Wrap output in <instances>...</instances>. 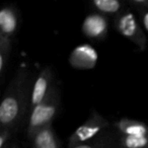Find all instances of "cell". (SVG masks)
Listing matches in <instances>:
<instances>
[{
	"label": "cell",
	"mask_w": 148,
	"mask_h": 148,
	"mask_svg": "<svg viewBox=\"0 0 148 148\" xmlns=\"http://www.w3.org/2000/svg\"><path fill=\"white\" fill-rule=\"evenodd\" d=\"M31 148H61V142L53 126H48L32 139Z\"/></svg>",
	"instance_id": "cell-11"
},
{
	"label": "cell",
	"mask_w": 148,
	"mask_h": 148,
	"mask_svg": "<svg viewBox=\"0 0 148 148\" xmlns=\"http://www.w3.org/2000/svg\"><path fill=\"white\" fill-rule=\"evenodd\" d=\"M89 5L95 12L113 18L128 8L126 0H92Z\"/></svg>",
	"instance_id": "cell-10"
},
{
	"label": "cell",
	"mask_w": 148,
	"mask_h": 148,
	"mask_svg": "<svg viewBox=\"0 0 148 148\" xmlns=\"http://www.w3.org/2000/svg\"><path fill=\"white\" fill-rule=\"evenodd\" d=\"M81 32L83 36L90 41H105L109 33V17L97 12L89 13L83 21Z\"/></svg>",
	"instance_id": "cell-6"
},
{
	"label": "cell",
	"mask_w": 148,
	"mask_h": 148,
	"mask_svg": "<svg viewBox=\"0 0 148 148\" xmlns=\"http://www.w3.org/2000/svg\"><path fill=\"white\" fill-rule=\"evenodd\" d=\"M33 88L32 73L21 64L10 79L0 103V128L17 130L29 114V101Z\"/></svg>",
	"instance_id": "cell-1"
},
{
	"label": "cell",
	"mask_w": 148,
	"mask_h": 148,
	"mask_svg": "<svg viewBox=\"0 0 148 148\" xmlns=\"http://www.w3.org/2000/svg\"><path fill=\"white\" fill-rule=\"evenodd\" d=\"M68 61L75 69L89 70L95 67L99 61V54L91 45L82 44L72 50Z\"/></svg>",
	"instance_id": "cell-7"
},
{
	"label": "cell",
	"mask_w": 148,
	"mask_h": 148,
	"mask_svg": "<svg viewBox=\"0 0 148 148\" xmlns=\"http://www.w3.org/2000/svg\"><path fill=\"white\" fill-rule=\"evenodd\" d=\"M12 45L13 40L3 35H0V81L1 83L4 81L5 73H6L11 52H12Z\"/></svg>",
	"instance_id": "cell-13"
},
{
	"label": "cell",
	"mask_w": 148,
	"mask_h": 148,
	"mask_svg": "<svg viewBox=\"0 0 148 148\" xmlns=\"http://www.w3.org/2000/svg\"><path fill=\"white\" fill-rule=\"evenodd\" d=\"M114 27L122 37L134 44L139 51L143 52L146 50L147 37L141 23L131 8L128 7L114 18Z\"/></svg>",
	"instance_id": "cell-4"
},
{
	"label": "cell",
	"mask_w": 148,
	"mask_h": 148,
	"mask_svg": "<svg viewBox=\"0 0 148 148\" xmlns=\"http://www.w3.org/2000/svg\"><path fill=\"white\" fill-rule=\"evenodd\" d=\"M138 15H139L140 23H141L145 34L148 36V10L139 11V12H138Z\"/></svg>",
	"instance_id": "cell-17"
},
{
	"label": "cell",
	"mask_w": 148,
	"mask_h": 148,
	"mask_svg": "<svg viewBox=\"0 0 148 148\" xmlns=\"http://www.w3.org/2000/svg\"><path fill=\"white\" fill-rule=\"evenodd\" d=\"M16 132L11 128H0V148H5L16 139Z\"/></svg>",
	"instance_id": "cell-15"
},
{
	"label": "cell",
	"mask_w": 148,
	"mask_h": 148,
	"mask_svg": "<svg viewBox=\"0 0 148 148\" xmlns=\"http://www.w3.org/2000/svg\"><path fill=\"white\" fill-rule=\"evenodd\" d=\"M109 129H111L109 120L99 112L92 110L83 124L77 127L69 136L67 148H73L77 145L91 141Z\"/></svg>",
	"instance_id": "cell-3"
},
{
	"label": "cell",
	"mask_w": 148,
	"mask_h": 148,
	"mask_svg": "<svg viewBox=\"0 0 148 148\" xmlns=\"http://www.w3.org/2000/svg\"><path fill=\"white\" fill-rule=\"evenodd\" d=\"M118 148H148V135L124 136L118 134Z\"/></svg>",
	"instance_id": "cell-14"
},
{
	"label": "cell",
	"mask_w": 148,
	"mask_h": 148,
	"mask_svg": "<svg viewBox=\"0 0 148 148\" xmlns=\"http://www.w3.org/2000/svg\"><path fill=\"white\" fill-rule=\"evenodd\" d=\"M5 148H21V145H19L18 140L14 139V140H13L12 143H10L8 146H7V147H5Z\"/></svg>",
	"instance_id": "cell-18"
},
{
	"label": "cell",
	"mask_w": 148,
	"mask_h": 148,
	"mask_svg": "<svg viewBox=\"0 0 148 148\" xmlns=\"http://www.w3.org/2000/svg\"><path fill=\"white\" fill-rule=\"evenodd\" d=\"M129 8L135 9L137 12L148 10V0H126Z\"/></svg>",
	"instance_id": "cell-16"
},
{
	"label": "cell",
	"mask_w": 148,
	"mask_h": 148,
	"mask_svg": "<svg viewBox=\"0 0 148 148\" xmlns=\"http://www.w3.org/2000/svg\"><path fill=\"white\" fill-rule=\"evenodd\" d=\"M60 103H61L60 89L56 84L47 99L29 113L27 132H25L27 139L32 140L40 131L48 126H52L53 121L57 117Z\"/></svg>",
	"instance_id": "cell-2"
},
{
	"label": "cell",
	"mask_w": 148,
	"mask_h": 148,
	"mask_svg": "<svg viewBox=\"0 0 148 148\" xmlns=\"http://www.w3.org/2000/svg\"><path fill=\"white\" fill-rule=\"evenodd\" d=\"M56 84L57 83L55 82L53 68L50 65L44 66L39 71L33 83L31 101H29V113L47 99V97L50 95L51 90Z\"/></svg>",
	"instance_id": "cell-5"
},
{
	"label": "cell",
	"mask_w": 148,
	"mask_h": 148,
	"mask_svg": "<svg viewBox=\"0 0 148 148\" xmlns=\"http://www.w3.org/2000/svg\"><path fill=\"white\" fill-rule=\"evenodd\" d=\"M73 148H118V134L115 130L109 129L91 141Z\"/></svg>",
	"instance_id": "cell-12"
},
{
	"label": "cell",
	"mask_w": 148,
	"mask_h": 148,
	"mask_svg": "<svg viewBox=\"0 0 148 148\" xmlns=\"http://www.w3.org/2000/svg\"><path fill=\"white\" fill-rule=\"evenodd\" d=\"M114 130L119 135L145 136L148 135V124L140 120L122 118L114 123Z\"/></svg>",
	"instance_id": "cell-9"
},
{
	"label": "cell",
	"mask_w": 148,
	"mask_h": 148,
	"mask_svg": "<svg viewBox=\"0 0 148 148\" xmlns=\"http://www.w3.org/2000/svg\"><path fill=\"white\" fill-rule=\"evenodd\" d=\"M21 27L19 10L13 4H5L0 10V35L14 41Z\"/></svg>",
	"instance_id": "cell-8"
}]
</instances>
